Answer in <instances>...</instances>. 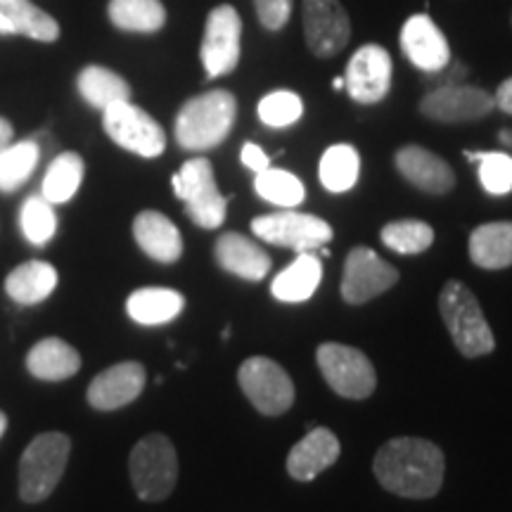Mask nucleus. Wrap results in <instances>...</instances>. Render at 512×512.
Listing matches in <instances>:
<instances>
[{
	"instance_id": "20e7f679",
	"label": "nucleus",
	"mask_w": 512,
	"mask_h": 512,
	"mask_svg": "<svg viewBox=\"0 0 512 512\" xmlns=\"http://www.w3.org/2000/svg\"><path fill=\"white\" fill-rule=\"evenodd\" d=\"M69 453L72 439L62 432H46L31 439L19 460V498L24 503L46 501L67 470Z\"/></svg>"
},
{
	"instance_id": "f257e3e1",
	"label": "nucleus",
	"mask_w": 512,
	"mask_h": 512,
	"mask_svg": "<svg viewBox=\"0 0 512 512\" xmlns=\"http://www.w3.org/2000/svg\"><path fill=\"white\" fill-rule=\"evenodd\" d=\"M373 472L384 489L401 498H432L444 484L446 460L430 439L396 437L375 453Z\"/></svg>"
},
{
	"instance_id": "bb28decb",
	"label": "nucleus",
	"mask_w": 512,
	"mask_h": 512,
	"mask_svg": "<svg viewBox=\"0 0 512 512\" xmlns=\"http://www.w3.org/2000/svg\"><path fill=\"white\" fill-rule=\"evenodd\" d=\"M472 264L486 271L512 266V221H494L477 226L470 235Z\"/></svg>"
},
{
	"instance_id": "c756f323",
	"label": "nucleus",
	"mask_w": 512,
	"mask_h": 512,
	"mask_svg": "<svg viewBox=\"0 0 512 512\" xmlns=\"http://www.w3.org/2000/svg\"><path fill=\"white\" fill-rule=\"evenodd\" d=\"M86 174V164L76 152H62L50 162L46 176L41 183V195L50 204H64L79 192Z\"/></svg>"
},
{
	"instance_id": "412c9836",
	"label": "nucleus",
	"mask_w": 512,
	"mask_h": 512,
	"mask_svg": "<svg viewBox=\"0 0 512 512\" xmlns=\"http://www.w3.org/2000/svg\"><path fill=\"white\" fill-rule=\"evenodd\" d=\"M216 264L230 275H238L242 280H252L259 283L264 280L268 271H271V256L247 235L235 233H223L214 245Z\"/></svg>"
},
{
	"instance_id": "f3484780",
	"label": "nucleus",
	"mask_w": 512,
	"mask_h": 512,
	"mask_svg": "<svg viewBox=\"0 0 512 512\" xmlns=\"http://www.w3.org/2000/svg\"><path fill=\"white\" fill-rule=\"evenodd\" d=\"M401 50L415 67L427 74L444 72L451 62L446 36L430 15H413L401 29Z\"/></svg>"
},
{
	"instance_id": "37998d69",
	"label": "nucleus",
	"mask_w": 512,
	"mask_h": 512,
	"mask_svg": "<svg viewBox=\"0 0 512 512\" xmlns=\"http://www.w3.org/2000/svg\"><path fill=\"white\" fill-rule=\"evenodd\" d=\"M332 88H335V91H342V88H344V76H337V79L332 81Z\"/></svg>"
},
{
	"instance_id": "5701e85b",
	"label": "nucleus",
	"mask_w": 512,
	"mask_h": 512,
	"mask_svg": "<svg viewBox=\"0 0 512 512\" xmlns=\"http://www.w3.org/2000/svg\"><path fill=\"white\" fill-rule=\"evenodd\" d=\"M27 370L41 382H64L81 370V354L60 337L41 339L27 354Z\"/></svg>"
},
{
	"instance_id": "1a4fd4ad",
	"label": "nucleus",
	"mask_w": 512,
	"mask_h": 512,
	"mask_svg": "<svg viewBox=\"0 0 512 512\" xmlns=\"http://www.w3.org/2000/svg\"><path fill=\"white\" fill-rule=\"evenodd\" d=\"M240 389L249 403L264 415H283L294 403V384L280 363L266 356H252L242 361L238 370Z\"/></svg>"
},
{
	"instance_id": "4be33fe9",
	"label": "nucleus",
	"mask_w": 512,
	"mask_h": 512,
	"mask_svg": "<svg viewBox=\"0 0 512 512\" xmlns=\"http://www.w3.org/2000/svg\"><path fill=\"white\" fill-rule=\"evenodd\" d=\"M0 34H22L31 41L55 43L60 38V24L31 0H0Z\"/></svg>"
},
{
	"instance_id": "39448f33",
	"label": "nucleus",
	"mask_w": 512,
	"mask_h": 512,
	"mask_svg": "<svg viewBox=\"0 0 512 512\" xmlns=\"http://www.w3.org/2000/svg\"><path fill=\"white\" fill-rule=\"evenodd\" d=\"M128 472L140 501H166L178 482V456L171 439L164 434H147L140 439L128 456Z\"/></svg>"
},
{
	"instance_id": "393cba45",
	"label": "nucleus",
	"mask_w": 512,
	"mask_h": 512,
	"mask_svg": "<svg viewBox=\"0 0 512 512\" xmlns=\"http://www.w3.org/2000/svg\"><path fill=\"white\" fill-rule=\"evenodd\" d=\"M185 309V297L171 287H140L126 299V313L133 323L155 328L176 320Z\"/></svg>"
},
{
	"instance_id": "a878e982",
	"label": "nucleus",
	"mask_w": 512,
	"mask_h": 512,
	"mask_svg": "<svg viewBox=\"0 0 512 512\" xmlns=\"http://www.w3.org/2000/svg\"><path fill=\"white\" fill-rule=\"evenodd\" d=\"M57 283H60V275H57L55 266L48 261L34 259L12 268L5 278V292L19 306H36L46 302L57 290Z\"/></svg>"
},
{
	"instance_id": "f704fd0d",
	"label": "nucleus",
	"mask_w": 512,
	"mask_h": 512,
	"mask_svg": "<svg viewBox=\"0 0 512 512\" xmlns=\"http://www.w3.org/2000/svg\"><path fill=\"white\" fill-rule=\"evenodd\" d=\"M380 238L384 247H389L396 254H422L425 249L432 247L434 230L430 223L403 219L392 221L382 228Z\"/></svg>"
},
{
	"instance_id": "0eeeda50",
	"label": "nucleus",
	"mask_w": 512,
	"mask_h": 512,
	"mask_svg": "<svg viewBox=\"0 0 512 512\" xmlns=\"http://www.w3.org/2000/svg\"><path fill=\"white\" fill-rule=\"evenodd\" d=\"M320 373L330 389L344 399H368L377 387V375L370 358L347 344L325 342L316 351Z\"/></svg>"
},
{
	"instance_id": "4468645a",
	"label": "nucleus",
	"mask_w": 512,
	"mask_h": 512,
	"mask_svg": "<svg viewBox=\"0 0 512 512\" xmlns=\"http://www.w3.org/2000/svg\"><path fill=\"white\" fill-rule=\"evenodd\" d=\"M496 110L494 95L484 88L463 86V83H448L420 102V112L427 119L441 121V124H465L489 117Z\"/></svg>"
},
{
	"instance_id": "cd10ccee",
	"label": "nucleus",
	"mask_w": 512,
	"mask_h": 512,
	"mask_svg": "<svg viewBox=\"0 0 512 512\" xmlns=\"http://www.w3.org/2000/svg\"><path fill=\"white\" fill-rule=\"evenodd\" d=\"M79 95L95 110L105 112L107 107L117 105V102L131 100V86H128L124 76H119L112 69L91 64V67L81 69L79 79H76Z\"/></svg>"
},
{
	"instance_id": "c85d7f7f",
	"label": "nucleus",
	"mask_w": 512,
	"mask_h": 512,
	"mask_svg": "<svg viewBox=\"0 0 512 512\" xmlns=\"http://www.w3.org/2000/svg\"><path fill=\"white\" fill-rule=\"evenodd\" d=\"M110 22L131 34H155L166 24L162 0H110Z\"/></svg>"
},
{
	"instance_id": "79ce46f5",
	"label": "nucleus",
	"mask_w": 512,
	"mask_h": 512,
	"mask_svg": "<svg viewBox=\"0 0 512 512\" xmlns=\"http://www.w3.org/2000/svg\"><path fill=\"white\" fill-rule=\"evenodd\" d=\"M5 430H8V415H5L3 411H0V439H3Z\"/></svg>"
},
{
	"instance_id": "6ab92c4d",
	"label": "nucleus",
	"mask_w": 512,
	"mask_h": 512,
	"mask_svg": "<svg viewBox=\"0 0 512 512\" xmlns=\"http://www.w3.org/2000/svg\"><path fill=\"white\" fill-rule=\"evenodd\" d=\"M339 446L337 434L328 427H313L302 441H297L287 453V472L297 482H313L320 472L337 463Z\"/></svg>"
},
{
	"instance_id": "2eb2a0df",
	"label": "nucleus",
	"mask_w": 512,
	"mask_h": 512,
	"mask_svg": "<svg viewBox=\"0 0 512 512\" xmlns=\"http://www.w3.org/2000/svg\"><path fill=\"white\" fill-rule=\"evenodd\" d=\"M389 86H392V57L387 50L375 43L358 48L344 74V88L351 100L361 105H375L387 98Z\"/></svg>"
},
{
	"instance_id": "f8f14e48",
	"label": "nucleus",
	"mask_w": 512,
	"mask_h": 512,
	"mask_svg": "<svg viewBox=\"0 0 512 512\" xmlns=\"http://www.w3.org/2000/svg\"><path fill=\"white\" fill-rule=\"evenodd\" d=\"M399 283V271L370 247H354L344 261L342 297L351 306H361L380 297Z\"/></svg>"
},
{
	"instance_id": "a19ab883",
	"label": "nucleus",
	"mask_w": 512,
	"mask_h": 512,
	"mask_svg": "<svg viewBox=\"0 0 512 512\" xmlns=\"http://www.w3.org/2000/svg\"><path fill=\"white\" fill-rule=\"evenodd\" d=\"M12 136H15V128H12L8 119L0 117V150H3L5 145L12 143Z\"/></svg>"
},
{
	"instance_id": "e433bc0d",
	"label": "nucleus",
	"mask_w": 512,
	"mask_h": 512,
	"mask_svg": "<svg viewBox=\"0 0 512 512\" xmlns=\"http://www.w3.org/2000/svg\"><path fill=\"white\" fill-rule=\"evenodd\" d=\"M256 112H259V119L264 121L266 126L287 128L302 119L304 102L292 91H273L261 98Z\"/></svg>"
},
{
	"instance_id": "72a5a7b5",
	"label": "nucleus",
	"mask_w": 512,
	"mask_h": 512,
	"mask_svg": "<svg viewBox=\"0 0 512 512\" xmlns=\"http://www.w3.org/2000/svg\"><path fill=\"white\" fill-rule=\"evenodd\" d=\"M254 190L261 200L275 204V207L294 209L304 202V183L297 176L285 169H273L268 166L266 171L256 174Z\"/></svg>"
},
{
	"instance_id": "423d86ee",
	"label": "nucleus",
	"mask_w": 512,
	"mask_h": 512,
	"mask_svg": "<svg viewBox=\"0 0 512 512\" xmlns=\"http://www.w3.org/2000/svg\"><path fill=\"white\" fill-rule=\"evenodd\" d=\"M176 197L185 204L188 219L204 230L221 228L226 221L228 200L216 185L214 166L207 157L188 159L171 178Z\"/></svg>"
},
{
	"instance_id": "aec40b11",
	"label": "nucleus",
	"mask_w": 512,
	"mask_h": 512,
	"mask_svg": "<svg viewBox=\"0 0 512 512\" xmlns=\"http://www.w3.org/2000/svg\"><path fill=\"white\" fill-rule=\"evenodd\" d=\"M133 238L138 247L159 264H176L183 256L181 230L162 211H140L133 221Z\"/></svg>"
},
{
	"instance_id": "f03ea898",
	"label": "nucleus",
	"mask_w": 512,
	"mask_h": 512,
	"mask_svg": "<svg viewBox=\"0 0 512 512\" xmlns=\"http://www.w3.org/2000/svg\"><path fill=\"white\" fill-rule=\"evenodd\" d=\"M238 117V100L230 91H209L195 95L176 114V143L188 152H207L221 145L233 131Z\"/></svg>"
},
{
	"instance_id": "473e14b6",
	"label": "nucleus",
	"mask_w": 512,
	"mask_h": 512,
	"mask_svg": "<svg viewBox=\"0 0 512 512\" xmlns=\"http://www.w3.org/2000/svg\"><path fill=\"white\" fill-rule=\"evenodd\" d=\"M55 204H50L43 195H29L19 209V228L24 240L34 247H46L57 233Z\"/></svg>"
},
{
	"instance_id": "6e6552de",
	"label": "nucleus",
	"mask_w": 512,
	"mask_h": 512,
	"mask_svg": "<svg viewBox=\"0 0 512 512\" xmlns=\"http://www.w3.org/2000/svg\"><path fill=\"white\" fill-rule=\"evenodd\" d=\"M252 233L268 245L290 247L297 252H313V249L325 247L335 235L328 221L294 209L256 216L252 221Z\"/></svg>"
},
{
	"instance_id": "58836bf2",
	"label": "nucleus",
	"mask_w": 512,
	"mask_h": 512,
	"mask_svg": "<svg viewBox=\"0 0 512 512\" xmlns=\"http://www.w3.org/2000/svg\"><path fill=\"white\" fill-rule=\"evenodd\" d=\"M240 159L242 164L247 166L249 171H254V174H261V171H266L268 166H271V159L264 150H261L256 143H245L242 145V152H240Z\"/></svg>"
},
{
	"instance_id": "c03bdc74",
	"label": "nucleus",
	"mask_w": 512,
	"mask_h": 512,
	"mask_svg": "<svg viewBox=\"0 0 512 512\" xmlns=\"http://www.w3.org/2000/svg\"><path fill=\"white\" fill-rule=\"evenodd\" d=\"M501 138H503V140H505V143H508V145H512V133H510V131H505Z\"/></svg>"
},
{
	"instance_id": "ddd939ff",
	"label": "nucleus",
	"mask_w": 512,
	"mask_h": 512,
	"mask_svg": "<svg viewBox=\"0 0 512 512\" xmlns=\"http://www.w3.org/2000/svg\"><path fill=\"white\" fill-rule=\"evenodd\" d=\"M306 48L320 60L335 57L347 48L351 22L339 0H302Z\"/></svg>"
},
{
	"instance_id": "b1692460",
	"label": "nucleus",
	"mask_w": 512,
	"mask_h": 512,
	"mask_svg": "<svg viewBox=\"0 0 512 512\" xmlns=\"http://www.w3.org/2000/svg\"><path fill=\"white\" fill-rule=\"evenodd\" d=\"M320 280H323V264L316 254L299 252L297 259L290 266L273 278L271 294L278 302L285 304H302L316 294Z\"/></svg>"
},
{
	"instance_id": "9d476101",
	"label": "nucleus",
	"mask_w": 512,
	"mask_h": 512,
	"mask_svg": "<svg viewBox=\"0 0 512 512\" xmlns=\"http://www.w3.org/2000/svg\"><path fill=\"white\" fill-rule=\"evenodd\" d=\"M102 126L114 143L138 157L155 159L166 150L164 128L131 100L107 107L102 112Z\"/></svg>"
},
{
	"instance_id": "ea45409f",
	"label": "nucleus",
	"mask_w": 512,
	"mask_h": 512,
	"mask_svg": "<svg viewBox=\"0 0 512 512\" xmlns=\"http://www.w3.org/2000/svg\"><path fill=\"white\" fill-rule=\"evenodd\" d=\"M494 100H496V107H501L505 114H512V76L498 86Z\"/></svg>"
},
{
	"instance_id": "9b49d317",
	"label": "nucleus",
	"mask_w": 512,
	"mask_h": 512,
	"mask_svg": "<svg viewBox=\"0 0 512 512\" xmlns=\"http://www.w3.org/2000/svg\"><path fill=\"white\" fill-rule=\"evenodd\" d=\"M242 19L233 5H219L209 12L202 38V67L209 79H219L238 67L240 62Z\"/></svg>"
},
{
	"instance_id": "7c9ffc66",
	"label": "nucleus",
	"mask_w": 512,
	"mask_h": 512,
	"mask_svg": "<svg viewBox=\"0 0 512 512\" xmlns=\"http://www.w3.org/2000/svg\"><path fill=\"white\" fill-rule=\"evenodd\" d=\"M320 183L325 190L347 192L356 185L361 174V157H358L354 145H332L320 157Z\"/></svg>"
},
{
	"instance_id": "a211bd4d",
	"label": "nucleus",
	"mask_w": 512,
	"mask_h": 512,
	"mask_svg": "<svg viewBox=\"0 0 512 512\" xmlns=\"http://www.w3.org/2000/svg\"><path fill=\"white\" fill-rule=\"evenodd\" d=\"M396 169L415 188L427 195H448L456 188V174L446 159L420 145H406L396 152Z\"/></svg>"
},
{
	"instance_id": "dca6fc26",
	"label": "nucleus",
	"mask_w": 512,
	"mask_h": 512,
	"mask_svg": "<svg viewBox=\"0 0 512 512\" xmlns=\"http://www.w3.org/2000/svg\"><path fill=\"white\" fill-rule=\"evenodd\" d=\"M147 382L145 366L138 361L114 363L88 384L86 399L95 411H119L143 394Z\"/></svg>"
},
{
	"instance_id": "2f4dec72",
	"label": "nucleus",
	"mask_w": 512,
	"mask_h": 512,
	"mask_svg": "<svg viewBox=\"0 0 512 512\" xmlns=\"http://www.w3.org/2000/svg\"><path fill=\"white\" fill-rule=\"evenodd\" d=\"M41 159L36 140H19L0 150V192H15L29 181Z\"/></svg>"
},
{
	"instance_id": "7ed1b4c3",
	"label": "nucleus",
	"mask_w": 512,
	"mask_h": 512,
	"mask_svg": "<svg viewBox=\"0 0 512 512\" xmlns=\"http://www.w3.org/2000/svg\"><path fill=\"white\" fill-rule=\"evenodd\" d=\"M439 311L460 354L479 358L496 349V337L489 328V320L465 283L448 280L439 294Z\"/></svg>"
},
{
	"instance_id": "c9c22d12",
	"label": "nucleus",
	"mask_w": 512,
	"mask_h": 512,
	"mask_svg": "<svg viewBox=\"0 0 512 512\" xmlns=\"http://www.w3.org/2000/svg\"><path fill=\"white\" fill-rule=\"evenodd\" d=\"M479 162V183L489 195H508L512 190V157L505 152H467Z\"/></svg>"
},
{
	"instance_id": "4c0bfd02",
	"label": "nucleus",
	"mask_w": 512,
	"mask_h": 512,
	"mask_svg": "<svg viewBox=\"0 0 512 512\" xmlns=\"http://www.w3.org/2000/svg\"><path fill=\"white\" fill-rule=\"evenodd\" d=\"M254 8L261 27L268 31H280L292 15V0H254Z\"/></svg>"
}]
</instances>
